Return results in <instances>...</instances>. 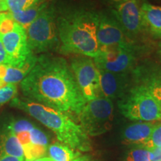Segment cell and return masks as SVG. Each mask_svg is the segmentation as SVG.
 <instances>
[{"mask_svg": "<svg viewBox=\"0 0 161 161\" xmlns=\"http://www.w3.org/2000/svg\"><path fill=\"white\" fill-rule=\"evenodd\" d=\"M24 96L67 114L78 116L86 103L70 66L63 58L37 57L27 76L20 82Z\"/></svg>", "mask_w": 161, "mask_h": 161, "instance_id": "1", "label": "cell"}, {"mask_svg": "<svg viewBox=\"0 0 161 161\" xmlns=\"http://www.w3.org/2000/svg\"><path fill=\"white\" fill-rule=\"evenodd\" d=\"M97 21L98 12L84 8L66 10L58 15V31L62 52L91 58L98 56Z\"/></svg>", "mask_w": 161, "mask_h": 161, "instance_id": "2", "label": "cell"}, {"mask_svg": "<svg viewBox=\"0 0 161 161\" xmlns=\"http://www.w3.org/2000/svg\"><path fill=\"white\" fill-rule=\"evenodd\" d=\"M11 105L27 113L55 134L60 143L79 152L91 149L88 135L69 114L31 100L14 98Z\"/></svg>", "mask_w": 161, "mask_h": 161, "instance_id": "3", "label": "cell"}, {"mask_svg": "<svg viewBox=\"0 0 161 161\" xmlns=\"http://www.w3.org/2000/svg\"><path fill=\"white\" fill-rule=\"evenodd\" d=\"M136 83L118 102L122 115L130 120L139 122L161 120L158 102L144 84L137 81Z\"/></svg>", "mask_w": 161, "mask_h": 161, "instance_id": "4", "label": "cell"}, {"mask_svg": "<svg viewBox=\"0 0 161 161\" xmlns=\"http://www.w3.org/2000/svg\"><path fill=\"white\" fill-rule=\"evenodd\" d=\"M57 12L53 5H48L26 29L29 49L34 54L47 52L60 46Z\"/></svg>", "mask_w": 161, "mask_h": 161, "instance_id": "5", "label": "cell"}, {"mask_svg": "<svg viewBox=\"0 0 161 161\" xmlns=\"http://www.w3.org/2000/svg\"><path fill=\"white\" fill-rule=\"evenodd\" d=\"M0 36L7 55V64L22 66L34 53L29 49L26 31L12 19L9 12L0 14Z\"/></svg>", "mask_w": 161, "mask_h": 161, "instance_id": "6", "label": "cell"}, {"mask_svg": "<svg viewBox=\"0 0 161 161\" xmlns=\"http://www.w3.org/2000/svg\"><path fill=\"white\" fill-rule=\"evenodd\" d=\"M80 126L88 136H98L110 130L114 121L112 100L100 96L86 102L78 116Z\"/></svg>", "mask_w": 161, "mask_h": 161, "instance_id": "7", "label": "cell"}, {"mask_svg": "<svg viewBox=\"0 0 161 161\" xmlns=\"http://www.w3.org/2000/svg\"><path fill=\"white\" fill-rule=\"evenodd\" d=\"M98 69L115 73L129 72L136 60V50L130 42L102 48L98 56L92 58Z\"/></svg>", "mask_w": 161, "mask_h": 161, "instance_id": "8", "label": "cell"}, {"mask_svg": "<svg viewBox=\"0 0 161 161\" xmlns=\"http://www.w3.org/2000/svg\"><path fill=\"white\" fill-rule=\"evenodd\" d=\"M69 66L86 102L102 96L99 70L92 58L78 55L72 58Z\"/></svg>", "mask_w": 161, "mask_h": 161, "instance_id": "9", "label": "cell"}, {"mask_svg": "<svg viewBox=\"0 0 161 161\" xmlns=\"http://www.w3.org/2000/svg\"><path fill=\"white\" fill-rule=\"evenodd\" d=\"M111 12L125 35L136 36L144 28L137 0H127L115 5Z\"/></svg>", "mask_w": 161, "mask_h": 161, "instance_id": "10", "label": "cell"}, {"mask_svg": "<svg viewBox=\"0 0 161 161\" xmlns=\"http://www.w3.org/2000/svg\"><path fill=\"white\" fill-rule=\"evenodd\" d=\"M96 37L99 49L130 42L115 17L104 12H98Z\"/></svg>", "mask_w": 161, "mask_h": 161, "instance_id": "11", "label": "cell"}, {"mask_svg": "<svg viewBox=\"0 0 161 161\" xmlns=\"http://www.w3.org/2000/svg\"><path fill=\"white\" fill-rule=\"evenodd\" d=\"M98 70L102 96L110 100L122 98L128 91L130 83L129 73H115L104 70Z\"/></svg>", "mask_w": 161, "mask_h": 161, "instance_id": "12", "label": "cell"}, {"mask_svg": "<svg viewBox=\"0 0 161 161\" xmlns=\"http://www.w3.org/2000/svg\"><path fill=\"white\" fill-rule=\"evenodd\" d=\"M137 82L144 84L158 102L161 112V68L158 66L142 67L134 72Z\"/></svg>", "mask_w": 161, "mask_h": 161, "instance_id": "13", "label": "cell"}, {"mask_svg": "<svg viewBox=\"0 0 161 161\" xmlns=\"http://www.w3.org/2000/svg\"><path fill=\"white\" fill-rule=\"evenodd\" d=\"M37 56L32 55L22 66H13L10 64L0 65V80L8 84L20 83L27 76L35 65Z\"/></svg>", "mask_w": 161, "mask_h": 161, "instance_id": "14", "label": "cell"}, {"mask_svg": "<svg viewBox=\"0 0 161 161\" xmlns=\"http://www.w3.org/2000/svg\"><path fill=\"white\" fill-rule=\"evenodd\" d=\"M155 125L152 122H138L127 126L122 134L124 142L142 146L149 139Z\"/></svg>", "mask_w": 161, "mask_h": 161, "instance_id": "15", "label": "cell"}, {"mask_svg": "<svg viewBox=\"0 0 161 161\" xmlns=\"http://www.w3.org/2000/svg\"><path fill=\"white\" fill-rule=\"evenodd\" d=\"M144 28L155 37L161 38V6L144 3L140 7Z\"/></svg>", "mask_w": 161, "mask_h": 161, "instance_id": "16", "label": "cell"}, {"mask_svg": "<svg viewBox=\"0 0 161 161\" xmlns=\"http://www.w3.org/2000/svg\"><path fill=\"white\" fill-rule=\"evenodd\" d=\"M47 6L48 4L45 3V1H43L33 5L29 8L24 10V11L15 12V13L9 12V13L14 21L19 24L26 31L28 27L35 21L36 18Z\"/></svg>", "mask_w": 161, "mask_h": 161, "instance_id": "17", "label": "cell"}, {"mask_svg": "<svg viewBox=\"0 0 161 161\" xmlns=\"http://www.w3.org/2000/svg\"><path fill=\"white\" fill-rule=\"evenodd\" d=\"M47 152L53 161H72L80 155L79 152L62 143L50 145L48 146Z\"/></svg>", "mask_w": 161, "mask_h": 161, "instance_id": "18", "label": "cell"}, {"mask_svg": "<svg viewBox=\"0 0 161 161\" xmlns=\"http://www.w3.org/2000/svg\"><path fill=\"white\" fill-rule=\"evenodd\" d=\"M1 152L15 158L24 159L23 146L14 133L8 131L3 136Z\"/></svg>", "mask_w": 161, "mask_h": 161, "instance_id": "19", "label": "cell"}, {"mask_svg": "<svg viewBox=\"0 0 161 161\" xmlns=\"http://www.w3.org/2000/svg\"><path fill=\"white\" fill-rule=\"evenodd\" d=\"M24 160L34 161L37 159L43 158L48 151V147L31 143L29 146L23 148Z\"/></svg>", "mask_w": 161, "mask_h": 161, "instance_id": "20", "label": "cell"}, {"mask_svg": "<svg viewBox=\"0 0 161 161\" xmlns=\"http://www.w3.org/2000/svg\"><path fill=\"white\" fill-rule=\"evenodd\" d=\"M43 1L44 0H5L8 11L11 13L24 11Z\"/></svg>", "mask_w": 161, "mask_h": 161, "instance_id": "21", "label": "cell"}, {"mask_svg": "<svg viewBox=\"0 0 161 161\" xmlns=\"http://www.w3.org/2000/svg\"><path fill=\"white\" fill-rule=\"evenodd\" d=\"M17 93V84L5 83L0 80V104L14 99Z\"/></svg>", "mask_w": 161, "mask_h": 161, "instance_id": "22", "label": "cell"}, {"mask_svg": "<svg viewBox=\"0 0 161 161\" xmlns=\"http://www.w3.org/2000/svg\"><path fill=\"white\" fill-rule=\"evenodd\" d=\"M141 147L148 150L161 148V123L155 125L149 139Z\"/></svg>", "mask_w": 161, "mask_h": 161, "instance_id": "23", "label": "cell"}, {"mask_svg": "<svg viewBox=\"0 0 161 161\" xmlns=\"http://www.w3.org/2000/svg\"><path fill=\"white\" fill-rule=\"evenodd\" d=\"M127 161H152V152L144 148L133 149L128 153Z\"/></svg>", "mask_w": 161, "mask_h": 161, "instance_id": "24", "label": "cell"}, {"mask_svg": "<svg viewBox=\"0 0 161 161\" xmlns=\"http://www.w3.org/2000/svg\"><path fill=\"white\" fill-rule=\"evenodd\" d=\"M30 136H31V142L32 144L46 147L49 146H48L49 142H48L47 136L36 127L30 130Z\"/></svg>", "mask_w": 161, "mask_h": 161, "instance_id": "25", "label": "cell"}, {"mask_svg": "<svg viewBox=\"0 0 161 161\" xmlns=\"http://www.w3.org/2000/svg\"><path fill=\"white\" fill-rule=\"evenodd\" d=\"M35 128L33 124L27 120H17L13 122L10 124L8 126V131H11L14 134L21 131H27V130H31L32 128Z\"/></svg>", "mask_w": 161, "mask_h": 161, "instance_id": "26", "label": "cell"}, {"mask_svg": "<svg viewBox=\"0 0 161 161\" xmlns=\"http://www.w3.org/2000/svg\"><path fill=\"white\" fill-rule=\"evenodd\" d=\"M4 64H7V55H6L3 42H2L1 36H0V65Z\"/></svg>", "mask_w": 161, "mask_h": 161, "instance_id": "27", "label": "cell"}, {"mask_svg": "<svg viewBox=\"0 0 161 161\" xmlns=\"http://www.w3.org/2000/svg\"><path fill=\"white\" fill-rule=\"evenodd\" d=\"M0 161H24V159L15 158L3 152H0Z\"/></svg>", "mask_w": 161, "mask_h": 161, "instance_id": "28", "label": "cell"}, {"mask_svg": "<svg viewBox=\"0 0 161 161\" xmlns=\"http://www.w3.org/2000/svg\"><path fill=\"white\" fill-rule=\"evenodd\" d=\"M149 151L152 152V161H161V148Z\"/></svg>", "mask_w": 161, "mask_h": 161, "instance_id": "29", "label": "cell"}, {"mask_svg": "<svg viewBox=\"0 0 161 161\" xmlns=\"http://www.w3.org/2000/svg\"><path fill=\"white\" fill-rule=\"evenodd\" d=\"M8 8L6 5L5 0H0V14L3 13V12L7 11Z\"/></svg>", "mask_w": 161, "mask_h": 161, "instance_id": "30", "label": "cell"}, {"mask_svg": "<svg viewBox=\"0 0 161 161\" xmlns=\"http://www.w3.org/2000/svg\"><path fill=\"white\" fill-rule=\"evenodd\" d=\"M72 161H91L90 160V158H88L87 157H78V158L75 159Z\"/></svg>", "mask_w": 161, "mask_h": 161, "instance_id": "31", "label": "cell"}, {"mask_svg": "<svg viewBox=\"0 0 161 161\" xmlns=\"http://www.w3.org/2000/svg\"><path fill=\"white\" fill-rule=\"evenodd\" d=\"M34 161H53L50 158H41L39 159H37V160Z\"/></svg>", "mask_w": 161, "mask_h": 161, "instance_id": "32", "label": "cell"}, {"mask_svg": "<svg viewBox=\"0 0 161 161\" xmlns=\"http://www.w3.org/2000/svg\"><path fill=\"white\" fill-rule=\"evenodd\" d=\"M110 1L111 2V3H113L115 4V5H117V4L122 3V2L127 1V0H110Z\"/></svg>", "mask_w": 161, "mask_h": 161, "instance_id": "33", "label": "cell"}, {"mask_svg": "<svg viewBox=\"0 0 161 161\" xmlns=\"http://www.w3.org/2000/svg\"><path fill=\"white\" fill-rule=\"evenodd\" d=\"M158 54L159 58H160V60H161V42H160V43H159V45H158Z\"/></svg>", "mask_w": 161, "mask_h": 161, "instance_id": "34", "label": "cell"}]
</instances>
